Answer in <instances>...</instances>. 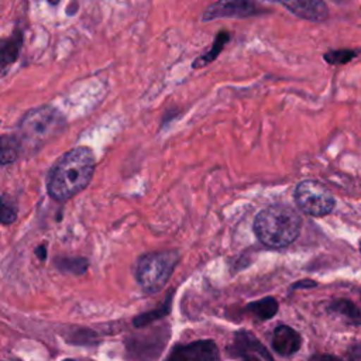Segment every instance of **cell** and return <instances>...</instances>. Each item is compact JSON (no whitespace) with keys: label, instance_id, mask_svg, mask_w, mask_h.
<instances>
[{"label":"cell","instance_id":"obj_1","mask_svg":"<svg viewBox=\"0 0 361 361\" xmlns=\"http://www.w3.org/2000/svg\"><path fill=\"white\" fill-rule=\"evenodd\" d=\"M96 168L94 154L87 147L65 152L48 173L47 190L52 200L66 202L82 192L92 180Z\"/></svg>","mask_w":361,"mask_h":361},{"label":"cell","instance_id":"obj_2","mask_svg":"<svg viewBox=\"0 0 361 361\" xmlns=\"http://www.w3.org/2000/svg\"><path fill=\"white\" fill-rule=\"evenodd\" d=\"M252 228L264 245L283 248L299 237L302 219L293 207L276 203L262 209L255 216Z\"/></svg>","mask_w":361,"mask_h":361},{"label":"cell","instance_id":"obj_3","mask_svg":"<svg viewBox=\"0 0 361 361\" xmlns=\"http://www.w3.org/2000/svg\"><path fill=\"white\" fill-rule=\"evenodd\" d=\"M66 127V120L52 106H39L27 111L18 123L17 138L21 149L34 152L58 137Z\"/></svg>","mask_w":361,"mask_h":361},{"label":"cell","instance_id":"obj_4","mask_svg":"<svg viewBox=\"0 0 361 361\" xmlns=\"http://www.w3.org/2000/svg\"><path fill=\"white\" fill-rule=\"evenodd\" d=\"M179 262L178 250L148 252L137 261L135 278L145 293L159 292L169 281Z\"/></svg>","mask_w":361,"mask_h":361},{"label":"cell","instance_id":"obj_5","mask_svg":"<svg viewBox=\"0 0 361 361\" xmlns=\"http://www.w3.org/2000/svg\"><path fill=\"white\" fill-rule=\"evenodd\" d=\"M293 197L303 213L314 217L329 214L336 206L330 190L320 182L312 179L299 182L295 188Z\"/></svg>","mask_w":361,"mask_h":361},{"label":"cell","instance_id":"obj_6","mask_svg":"<svg viewBox=\"0 0 361 361\" xmlns=\"http://www.w3.org/2000/svg\"><path fill=\"white\" fill-rule=\"evenodd\" d=\"M262 10L255 0H217L202 13V21L217 18H245L261 14Z\"/></svg>","mask_w":361,"mask_h":361},{"label":"cell","instance_id":"obj_7","mask_svg":"<svg viewBox=\"0 0 361 361\" xmlns=\"http://www.w3.org/2000/svg\"><path fill=\"white\" fill-rule=\"evenodd\" d=\"M228 351L233 357H237V358L272 361V355L267 350V347L251 331H247V330H240L234 334L233 343L228 347Z\"/></svg>","mask_w":361,"mask_h":361},{"label":"cell","instance_id":"obj_8","mask_svg":"<svg viewBox=\"0 0 361 361\" xmlns=\"http://www.w3.org/2000/svg\"><path fill=\"white\" fill-rule=\"evenodd\" d=\"M219 358V348L213 340H197L189 344L175 345L168 355V360L172 361H207Z\"/></svg>","mask_w":361,"mask_h":361},{"label":"cell","instance_id":"obj_9","mask_svg":"<svg viewBox=\"0 0 361 361\" xmlns=\"http://www.w3.org/2000/svg\"><path fill=\"white\" fill-rule=\"evenodd\" d=\"M282 4L292 14L309 20L322 21L327 17L329 10L323 0H272Z\"/></svg>","mask_w":361,"mask_h":361},{"label":"cell","instance_id":"obj_10","mask_svg":"<svg viewBox=\"0 0 361 361\" xmlns=\"http://www.w3.org/2000/svg\"><path fill=\"white\" fill-rule=\"evenodd\" d=\"M271 344L276 354L282 357H290L299 351L302 345V337L295 329L286 324H279L272 333Z\"/></svg>","mask_w":361,"mask_h":361},{"label":"cell","instance_id":"obj_11","mask_svg":"<svg viewBox=\"0 0 361 361\" xmlns=\"http://www.w3.org/2000/svg\"><path fill=\"white\" fill-rule=\"evenodd\" d=\"M21 45H23L21 30H16L13 35H10L7 39H3L1 48H0V62H1L3 72H6L7 66L11 65L18 58Z\"/></svg>","mask_w":361,"mask_h":361},{"label":"cell","instance_id":"obj_12","mask_svg":"<svg viewBox=\"0 0 361 361\" xmlns=\"http://www.w3.org/2000/svg\"><path fill=\"white\" fill-rule=\"evenodd\" d=\"M228 39H230V34H228L227 31H220V32L216 35V38H214V41H213L210 49H209L206 54H203V55H200L199 58H196L195 62L192 63V68H195V69L203 68V66H206L207 63L213 62V61L219 56V54L221 52L223 47L228 42Z\"/></svg>","mask_w":361,"mask_h":361},{"label":"cell","instance_id":"obj_13","mask_svg":"<svg viewBox=\"0 0 361 361\" xmlns=\"http://www.w3.org/2000/svg\"><path fill=\"white\" fill-rule=\"evenodd\" d=\"M247 310L250 313H252L257 319L259 320H268L271 317H274L278 312V302L275 298L272 296H267L264 299L255 300L248 303Z\"/></svg>","mask_w":361,"mask_h":361},{"label":"cell","instance_id":"obj_14","mask_svg":"<svg viewBox=\"0 0 361 361\" xmlns=\"http://www.w3.org/2000/svg\"><path fill=\"white\" fill-rule=\"evenodd\" d=\"M172 296H173V292H171L166 299L164 300V303H161L158 307H155L154 310H149V312H145V313H141L138 314L137 317H134L133 320V324L135 327H145L147 324L158 320V319H162L164 316L168 314V312L171 310V302H172Z\"/></svg>","mask_w":361,"mask_h":361},{"label":"cell","instance_id":"obj_15","mask_svg":"<svg viewBox=\"0 0 361 361\" xmlns=\"http://www.w3.org/2000/svg\"><path fill=\"white\" fill-rule=\"evenodd\" d=\"M21 152V145L17 137L14 135H1V165L11 164L17 159L18 154Z\"/></svg>","mask_w":361,"mask_h":361},{"label":"cell","instance_id":"obj_16","mask_svg":"<svg viewBox=\"0 0 361 361\" xmlns=\"http://www.w3.org/2000/svg\"><path fill=\"white\" fill-rule=\"evenodd\" d=\"M55 265L62 272H69V274L79 275V274H83L87 269L89 262H87L86 258H61L55 262Z\"/></svg>","mask_w":361,"mask_h":361},{"label":"cell","instance_id":"obj_17","mask_svg":"<svg viewBox=\"0 0 361 361\" xmlns=\"http://www.w3.org/2000/svg\"><path fill=\"white\" fill-rule=\"evenodd\" d=\"M17 220V206L16 203L7 197V195L1 196V223L4 226L11 224Z\"/></svg>","mask_w":361,"mask_h":361},{"label":"cell","instance_id":"obj_18","mask_svg":"<svg viewBox=\"0 0 361 361\" xmlns=\"http://www.w3.org/2000/svg\"><path fill=\"white\" fill-rule=\"evenodd\" d=\"M355 55L357 52L353 49H336L324 54V59L331 65H341V63H347Z\"/></svg>","mask_w":361,"mask_h":361},{"label":"cell","instance_id":"obj_19","mask_svg":"<svg viewBox=\"0 0 361 361\" xmlns=\"http://www.w3.org/2000/svg\"><path fill=\"white\" fill-rule=\"evenodd\" d=\"M330 309L334 310V312H337V313H341V314H344V316L353 317V319L360 317V313H358L357 307H355L351 302H348V300H337V302L331 303Z\"/></svg>","mask_w":361,"mask_h":361},{"label":"cell","instance_id":"obj_20","mask_svg":"<svg viewBox=\"0 0 361 361\" xmlns=\"http://www.w3.org/2000/svg\"><path fill=\"white\" fill-rule=\"evenodd\" d=\"M348 355L351 358H361V343L354 344L350 350H348Z\"/></svg>","mask_w":361,"mask_h":361},{"label":"cell","instance_id":"obj_21","mask_svg":"<svg viewBox=\"0 0 361 361\" xmlns=\"http://www.w3.org/2000/svg\"><path fill=\"white\" fill-rule=\"evenodd\" d=\"M310 286H316V282H313V281H299L298 283L292 285V289H296V288H310Z\"/></svg>","mask_w":361,"mask_h":361},{"label":"cell","instance_id":"obj_22","mask_svg":"<svg viewBox=\"0 0 361 361\" xmlns=\"http://www.w3.org/2000/svg\"><path fill=\"white\" fill-rule=\"evenodd\" d=\"M35 255H37L41 261H44V259L47 258V248H45L44 245H39V247L35 250Z\"/></svg>","mask_w":361,"mask_h":361},{"label":"cell","instance_id":"obj_23","mask_svg":"<svg viewBox=\"0 0 361 361\" xmlns=\"http://www.w3.org/2000/svg\"><path fill=\"white\" fill-rule=\"evenodd\" d=\"M51 4H58L59 3V0H48Z\"/></svg>","mask_w":361,"mask_h":361},{"label":"cell","instance_id":"obj_24","mask_svg":"<svg viewBox=\"0 0 361 361\" xmlns=\"http://www.w3.org/2000/svg\"><path fill=\"white\" fill-rule=\"evenodd\" d=\"M360 247H361V241H360Z\"/></svg>","mask_w":361,"mask_h":361}]
</instances>
